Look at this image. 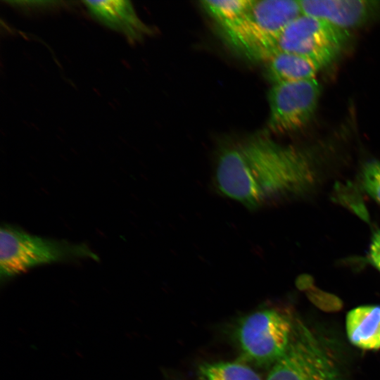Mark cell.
Segmentation results:
<instances>
[{"label":"cell","instance_id":"obj_10","mask_svg":"<svg viewBox=\"0 0 380 380\" xmlns=\"http://www.w3.org/2000/svg\"><path fill=\"white\" fill-rule=\"evenodd\" d=\"M346 329L350 342L363 350L380 348V305L358 306L348 312Z\"/></svg>","mask_w":380,"mask_h":380},{"label":"cell","instance_id":"obj_7","mask_svg":"<svg viewBox=\"0 0 380 380\" xmlns=\"http://www.w3.org/2000/svg\"><path fill=\"white\" fill-rule=\"evenodd\" d=\"M320 93L316 78L272 84L268 94V130L284 134L305 126L315 114Z\"/></svg>","mask_w":380,"mask_h":380},{"label":"cell","instance_id":"obj_6","mask_svg":"<svg viewBox=\"0 0 380 380\" xmlns=\"http://www.w3.org/2000/svg\"><path fill=\"white\" fill-rule=\"evenodd\" d=\"M348 36V31L316 17L301 14L279 35L275 53L300 55L325 67L340 54Z\"/></svg>","mask_w":380,"mask_h":380},{"label":"cell","instance_id":"obj_5","mask_svg":"<svg viewBox=\"0 0 380 380\" xmlns=\"http://www.w3.org/2000/svg\"><path fill=\"white\" fill-rule=\"evenodd\" d=\"M293 328L286 315L273 309L246 316L236 330L243 357L260 366L274 365L286 351Z\"/></svg>","mask_w":380,"mask_h":380},{"label":"cell","instance_id":"obj_12","mask_svg":"<svg viewBox=\"0 0 380 380\" xmlns=\"http://www.w3.org/2000/svg\"><path fill=\"white\" fill-rule=\"evenodd\" d=\"M200 380H261L250 367L238 362L204 363L199 367Z\"/></svg>","mask_w":380,"mask_h":380},{"label":"cell","instance_id":"obj_16","mask_svg":"<svg viewBox=\"0 0 380 380\" xmlns=\"http://www.w3.org/2000/svg\"><path fill=\"white\" fill-rule=\"evenodd\" d=\"M61 1H10V4L18 8L25 10H47L56 8L60 6L58 4Z\"/></svg>","mask_w":380,"mask_h":380},{"label":"cell","instance_id":"obj_15","mask_svg":"<svg viewBox=\"0 0 380 380\" xmlns=\"http://www.w3.org/2000/svg\"><path fill=\"white\" fill-rule=\"evenodd\" d=\"M362 182L367 193L380 203V161L371 160L365 165Z\"/></svg>","mask_w":380,"mask_h":380},{"label":"cell","instance_id":"obj_4","mask_svg":"<svg viewBox=\"0 0 380 380\" xmlns=\"http://www.w3.org/2000/svg\"><path fill=\"white\" fill-rule=\"evenodd\" d=\"M266 380H343L338 361L314 332L297 323L289 346Z\"/></svg>","mask_w":380,"mask_h":380},{"label":"cell","instance_id":"obj_9","mask_svg":"<svg viewBox=\"0 0 380 380\" xmlns=\"http://www.w3.org/2000/svg\"><path fill=\"white\" fill-rule=\"evenodd\" d=\"M85 7L96 20L122 34L131 42H137L152 34L151 27L138 16L129 1H85Z\"/></svg>","mask_w":380,"mask_h":380},{"label":"cell","instance_id":"obj_3","mask_svg":"<svg viewBox=\"0 0 380 380\" xmlns=\"http://www.w3.org/2000/svg\"><path fill=\"white\" fill-rule=\"evenodd\" d=\"M83 259L99 260L89 246L30 234L10 225L0 229V272L9 278L46 264Z\"/></svg>","mask_w":380,"mask_h":380},{"label":"cell","instance_id":"obj_2","mask_svg":"<svg viewBox=\"0 0 380 380\" xmlns=\"http://www.w3.org/2000/svg\"><path fill=\"white\" fill-rule=\"evenodd\" d=\"M302 14L298 0H252L246 13L219 28L226 44L251 61H267L284 28Z\"/></svg>","mask_w":380,"mask_h":380},{"label":"cell","instance_id":"obj_8","mask_svg":"<svg viewBox=\"0 0 380 380\" xmlns=\"http://www.w3.org/2000/svg\"><path fill=\"white\" fill-rule=\"evenodd\" d=\"M302 14L319 18L341 30L360 27L380 11L374 0H299Z\"/></svg>","mask_w":380,"mask_h":380},{"label":"cell","instance_id":"obj_11","mask_svg":"<svg viewBox=\"0 0 380 380\" xmlns=\"http://www.w3.org/2000/svg\"><path fill=\"white\" fill-rule=\"evenodd\" d=\"M266 63V75L272 84L316 78L324 68L304 56L285 52L272 55Z\"/></svg>","mask_w":380,"mask_h":380},{"label":"cell","instance_id":"obj_1","mask_svg":"<svg viewBox=\"0 0 380 380\" xmlns=\"http://www.w3.org/2000/svg\"><path fill=\"white\" fill-rule=\"evenodd\" d=\"M315 175L306 152L258 136L222 146L213 179L222 195L257 209L303 193Z\"/></svg>","mask_w":380,"mask_h":380},{"label":"cell","instance_id":"obj_14","mask_svg":"<svg viewBox=\"0 0 380 380\" xmlns=\"http://www.w3.org/2000/svg\"><path fill=\"white\" fill-rule=\"evenodd\" d=\"M337 201L351 210L363 220L369 222V217L359 191L350 183H338L335 186Z\"/></svg>","mask_w":380,"mask_h":380},{"label":"cell","instance_id":"obj_17","mask_svg":"<svg viewBox=\"0 0 380 380\" xmlns=\"http://www.w3.org/2000/svg\"><path fill=\"white\" fill-rule=\"evenodd\" d=\"M369 259L372 264L380 272V229L376 230L372 236L369 248Z\"/></svg>","mask_w":380,"mask_h":380},{"label":"cell","instance_id":"obj_13","mask_svg":"<svg viewBox=\"0 0 380 380\" xmlns=\"http://www.w3.org/2000/svg\"><path fill=\"white\" fill-rule=\"evenodd\" d=\"M252 0H203L200 4L218 28L225 27L242 17Z\"/></svg>","mask_w":380,"mask_h":380}]
</instances>
